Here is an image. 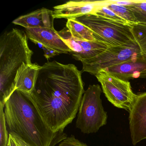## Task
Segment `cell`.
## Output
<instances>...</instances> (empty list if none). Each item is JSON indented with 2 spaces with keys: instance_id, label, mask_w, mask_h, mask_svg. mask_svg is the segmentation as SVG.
Segmentation results:
<instances>
[{
  "instance_id": "obj_1",
  "label": "cell",
  "mask_w": 146,
  "mask_h": 146,
  "mask_svg": "<svg viewBox=\"0 0 146 146\" xmlns=\"http://www.w3.org/2000/svg\"><path fill=\"white\" fill-rule=\"evenodd\" d=\"M84 92L77 67L54 60L41 66L30 94L49 128L58 133L76 117Z\"/></svg>"
},
{
  "instance_id": "obj_2",
  "label": "cell",
  "mask_w": 146,
  "mask_h": 146,
  "mask_svg": "<svg viewBox=\"0 0 146 146\" xmlns=\"http://www.w3.org/2000/svg\"><path fill=\"white\" fill-rule=\"evenodd\" d=\"M4 112L9 133L31 146H54L67 137L64 132L51 130L29 93L15 90L5 104Z\"/></svg>"
},
{
  "instance_id": "obj_3",
  "label": "cell",
  "mask_w": 146,
  "mask_h": 146,
  "mask_svg": "<svg viewBox=\"0 0 146 146\" xmlns=\"http://www.w3.org/2000/svg\"><path fill=\"white\" fill-rule=\"evenodd\" d=\"M26 33L13 29L0 37V103L5 105L16 90L15 80L23 64L31 63L33 54Z\"/></svg>"
},
{
  "instance_id": "obj_4",
  "label": "cell",
  "mask_w": 146,
  "mask_h": 146,
  "mask_svg": "<svg viewBox=\"0 0 146 146\" xmlns=\"http://www.w3.org/2000/svg\"><path fill=\"white\" fill-rule=\"evenodd\" d=\"M98 84L89 86L85 91L78 109L76 126L84 134L96 133L106 124L107 113L104 110Z\"/></svg>"
},
{
  "instance_id": "obj_5",
  "label": "cell",
  "mask_w": 146,
  "mask_h": 146,
  "mask_svg": "<svg viewBox=\"0 0 146 146\" xmlns=\"http://www.w3.org/2000/svg\"><path fill=\"white\" fill-rule=\"evenodd\" d=\"M75 20L87 26L97 40L108 46H122L136 41L132 26L122 24L95 15H88Z\"/></svg>"
},
{
  "instance_id": "obj_6",
  "label": "cell",
  "mask_w": 146,
  "mask_h": 146,
  "mask_svg": "<svg viewBox=\"0 0 146 146\" xmlns=\"http://www.w3.org/2000/svg\"><path fill=\"white\" fill-rule=\"evenodd\" d=\"M142 55L136 41L122 46H108L102 53L82 62L83 71L95 76L100 71L117 65Z\"/></svg>"
},
{
  "instance_id": "obj_7",
  "label": "cell",
  "mask_w": 146,
  "mask_h": 146,
  "mask_svg": "<svg viewBox=\"0 0 146 146\" xmlns=\"http://www.w3.org/2000/svg\"><path fill=\"white\" fill-rule=\"evenodd\" d=\"M95 76L107 100L116 107L129 112L137 96L129 82L119 79L106 70L100 71Z\"/></svg>"
},
{
  "instance_id": "obj_8",
  "label": "cell",
  "mask_w": 146,
  "mask_h": 146,
  "mask_svg": "<svg viewBox=\"0 0 146 146\" xmlns=\"http://www.w3.org/2000/svg\"><path fill=\"white\" fill-rule=\"evenodd\" d=\"M57 33L71 50L70 54L82 63L97 57L108 47L107 44L100 41H85L75 39L66 27L57 31Z\"/></svg>"
},
{
  "instance_id": "obj_9",
  "label": "cell",
  "mask_w": 146,
  "mask_h": 146,
  "mask_svg": "<svg viewBox=\"0 0 146 146\" xmlns=\"http://www.w3.org/2000/svg\"><path fill=\"white\" fill-rule=\"evenodd\" d=\"M108 5V1H71L53 7V17L57 19H76L88 15H95L99 9Z\"/></svg>"
},
{
  "instance_id": "obj_10",
  "label": "cell",
  "mask_w": 146,
  "mask_h": 146,
  "mask_svg": "<svg viewBox=\"0 0 146 146\" xmlns=\"http://www.w3.org/2000/svg\"><path fill=\"white\" fill-rule=\"evenodd\" d=\"M129 113L131 138L136 145L146 139V92L137 95Z\"/></svg>"
},
{
  "instance_id": "obj_11",
  "label": "cell",
  "mask_w": 146,
  "mask_h": 146,
  "mask_svg": "<svg viewBox=\"0 0 146 146\" xmlns=\"http://www.w3.org/2000/svg\"><path fill=\"white\" fill-rule=\"evenodd\" d=\"M28 38L34 43L55 51L59 54H68L71 50L58 35L54 28L25 29Z\"/></svg>"
},
{
  "instance_id": "obj_12",
  "label": "cell",
  "mask_w": 146,
  "mask_h": 146,
  "mask_svg": "<svg viewBox=\"0 0 146 146\" xmlns=\"http://www.w3.org/2000/svg\"><path fill=\"white\" fill-rule=\"evenodd\" d=\"M104 70L124 81H129L133 78H146V58L142 55L135 59Z\"/></svg>"
},
{
  "instance_id": "obj_13",
  "label": "cell",
  "mask_w": 146,
  "mask_h": 146,
  "mask_svg": "<svg viewBox=\"0 0 146 146\" xmlns=\"http://www.w3.org/2000/svg\"><path fill=\"white\" fill-rule=\"evenodd\" d=\"M53 11L42 8L26 15L19 17L13 21L16 25L25 29L36 28H54Z\"/></svg>"
},
{
  "instance_id": "obj_14",
  "label": "cell",
  "mask_w": 146,
  "mask_h": 146,
  "mask_svg": "<svg viewBox=\"0 0 146 146\" xmlns=\"http://www.w3.org/2000/svg\"><path fill=\"white\" fill-rule=\"evenodd\" d=\"M40 66L36 63L23 64L18 70L15 78L16 90L31 94L34 90Z\"/></svg>"
},
{
  "instance_id": "obj_15",
  "label": "cell",
  "mask_w": 146,
  "mask_h": 146,
  "mask_svg": "<svg viewBox=\"0 0 146 146\" xmlns=\"http://www.w3.org/2000/svg\"><path fill=\"white\" fill-rule=\"evenodd\" d=\"M66 27L75 39L85 41L97 40L94 33L90 29L75 19H68Z\"/></svg>"
},
{
  "instance_id": "obj_16",
  "label": "cell",
  "mask_w": 146,
  "mask_h": 146,
  "mask_svg": "<svg viewBox=\"0 0 146 146\" xmlns=\"http://www.w3.org/2000/svg\"><path fill=\"white\" fill-rule=\"evenodd\" d=\"M113 1L115 4L128 7L134 14L138 24L146 25V0Z\"/></svg>"
},
{
  "instance_id": "obj_17",
  "label": "cell",
  "mask_w": 146,
  "mask_h": 146,
  "mask_svg": "<svg viewBox=\"0 0 146 146\" xmlns=\"http://www.w3.org/2000/svg\"><path fill=\"white\" fill-rule=\"evenodd\" d=\"M107 7L117 15L130 23L132 26L138 24L134 14L126 7L115 4L113 1H108Z\"/></svg>"
},
{
  "instance_id": "obj_18",
  "label": "cell",
  "mask_w": 146,
  "mask_h": 146,
  "mask_svg": "<svg viewBox=\"0 0 146 146\" xmlns=\"http://www.w3.org/2000/svg\"><path fill=\"white\" fill-rule=\"evenodd\" d=\"M132 31L142 54L146 58V25H135L132 26Z\"/></svg>"
},
{
  "instance_id": "obj_19",
  "label": "cell",
  "mask_w": 146,
  "mask_h": 146,
  "mask_svg": "<svg viewBox=\"0 0 146 146\" xmlns=\"http://www.w3.org/2000/svg\"><path fill=\"white\" fill-rule=\"evenodd\" d=\"M5 105L0 103V146H7L9 132L7 129L5 112Z\"/></svg>"
},
{
  "instance_id": "obj_20",
  "label": "cell",
  "mask_w": 146,
  "mask_h": 146,
  "mask_svg": "<svg viewBox=\"0 0 146 146\" xmlns=\"http://www.w3.org/2000/svg\"><path fill=\"white\" fill-rule=\"evenodd\" d=\"M95 15L102 17L116 23L132 26V25L129 22L125 21V20L117 15L111 10L109 9L107 6H104L101 7L96 12Z\"/></svg>"
},
{
  "instance_id": "obj_21",
  "label": "cell",
  "mask_w": 146,
  "mask_h": 146,
  "mask_svg": "<svg viewBox=\"0 0 146 146\" xmlns=\"http://www.w3.org/2000/svg\"><path fill=\"white\" fill-rule=\"evenodd\" d=\"M7 146H31L17 134L9 133Z\"/></svg>"
},
{
  "instance_id": "obj_22",
  "label": "cell",
  "mask_w": 146,
  "mask_h": 146,
  "mask_svg": "<svg viewBox=\"0 0 146 146\" xmlns=\"http://www.w3.org/2000/svg\"><path fill=\"white\" fill-rule=\"evenodd\" d=\"M58 146H88L86 143L79 141L73 135L66 137L60 142Z\"/></svg>"
},
{
  "instance_id": "obj_23",
  "label": "cell",
  "mask_w": 146,
  "mask_h": 146,
  "mask_svg": "<svg viewBox=\"0 0 146 146\" xmlns=\"http://www.w3.org/2000/svg\"><path fill=\"white\" fill-rule=\"evenodd\" d=\"M42 49H43V51L44 52V56H45L46 58L48 59L54 57V56H56V55H58L60 54L55 51H53V50H50L49 49L46 48L42 46Z\"/></svg>"
}]
</instances>
